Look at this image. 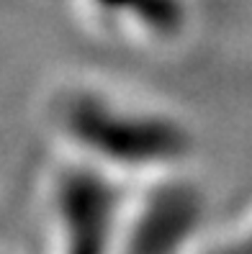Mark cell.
I'll return each instance as SVG.
<instances>
[{"label": "cell", "instance_id": "obj_1", "mask_svg": "<svg viewBox=\"0 0 252 254\" xmlns=\"http://www.w3.org/2000/svg\"><path fill=\"white\" fill-rule=\"evenodd\" d=\"M52 118L70 157L113 177L170 175L190 152V133L177 118L98 85L67 87Z\"/></svg>", "mask_w": 252, "mask_h": 254}, {"label": "cell", "instance_id": "obj_2", "mask_svg": "<svg viewBox=\"0 0 252 254\" xmlns=\"http://www.w3.org/2000/svg\"><path fill=\"white\" fill-rule=\"evenodd\" d=\"M103 21L165 39L183 26L180 0H87Z\"/></svg>", "mask_w": 252, "mask_h": 254}]
</instances>
